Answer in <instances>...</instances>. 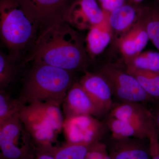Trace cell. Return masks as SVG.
I'll return each instance as SVG.
<instances>
[{
  "label": "cell",
  "mask_w": 159,
  "mask_h": 159,
  "mask_svg": "<svg viewBox=\"0 0 159 159\" xmlns=\"http://www.w3.org/2000/svg\"><path fill=\"white\" fill-rule=\"evenodd\" d=\"M29 52L26 62L44 64L72 72L84 69L88 61L82 38L66 22L41 31Z\"/></svg>",
  "instance_id": "obj_1"
},
{
  "label": "cell",
  "mask_w": 159,
  "mask_h": 159,
  "mask_svg": "<svg viewBox=\"0 0 159 159\" xmlns=\"http://www.w3.org/2000/svg\"><path fill=\"white\" fill-rule=\"evenodd\" d=\"M39 31V20L28 0H0V40L14 61L29 52Z\"/></svg>",
  "instance_id": "obj_2"
},
{
  "label": "cell",
  "mask_w": 159,
  "mask_h": 159,
  "mask_svg": "<svg viewBox=\"0 0 159 159\" xmlns=\"http://www.w3.org/2000/svg\"><path fill=\"white\" fill-rule=\"evenodd\" d=\"M72 72L44 64L33 63L19 99L23 104L34 102L62 104L74 83Z\"/></svg>",
  "instance_id": "obj_3"
},
{
  "label": "cell",
  "mask_w": 159,
  "mask_h": 159,
  "mask_svg": "<svg viewBox=\"0 0 159 159\" xmlns=\"http://www.w3.org/2000/svg\"><path fill=\"white\" fill-rule=\"evenodd\" d=\"M61 106L52 102H34L21 106L19 116L36 148H55L53 145L63 130L64 122Z\"/></svg>",
  "instance_id": "obj_4"
},
{
  "label": "cell",
  "mask_w": 159,
  "mask_h": 159,
  "mask_svg": "<svg viewBox=\"0 0 159 159\" xmlns=\"http://www.w3.org/2000/svg\"><path fill=\"white\" fill-rule=\"evenodd\" d=\"M36 149L18 113L0 125V159H33Z\"/></svg>",
  "instance_id": "obj_5"
},
{
  "label": "cell",
  "mask_w": 159,
  "mask_h": 159,
  "mask_svg": "<svg viewBox=\"0 0 159 159\" xmlns=\"http://www.w3.org/2000/svg\"><path fill=\"white\" fill-rule=\"evenodd\" d=\"M100 74L110 86L113 95L123 102H140L152 99L136 78L113 66L103 67Z\"/></svg>",
  "instance_id": "obj_6"
},
{
  "label": "cell",
  "mask_w": 159,
  "mask_h": 159,
  "mask_svg": "<svg viewBox=\"0 0 159 159\" xmlns=\"http://www.w3.org/2000/svg\"><path fill=\"white\" fill-rule=\"evenodd\" d=\"M105 127L93 116L80 115L66 118L63 131L67 143L91 145L104 134Z\"/></svg>",
  "instance_id": "obj_7"
},
{
  "label": "cell",
  "mask_w": 159,
  "mask_h": 159,
  "mask_svg": "<svg viewBox=\"0 0 159 159\" xmlns=\"http://www.w3.org/2000/svg\"><path fill=\"white\" fill-rule=\"evenodd\" d=\"M107 16L96 0H77L69 11L66 22L79 30H89L103 22Z\"/></svg>",
  "instance_id": "obj_8"
},
{
  "label": "cell",
  "mask_w": 159,
  "mask_h": 159,
  "mask_svg": "<svg viewBox=\"0 0 159 159\" xmlns=\"http://www.w3.org/2000/svg\"><path fill=\"white\" fill-rule=\"evenodd\" d=\"M110 116L133 125L145 139L155 128L152 113L139 102H123L112 109Z\"/></svg>",
  "instance_id": "obj_9"
},
{
  "label": "cell",
  "mask_w": 159,
  "mask_h": 159,
  "mask_svg": "<svg viewBox=\"0 0 159 159\" xmlns=\"http://www.w3.org/2000/svg\"><path fill=\"white\" fill-rule=\"evenodd\" d=\"M76 1L28 0L39 20V33L54 24L66 22L69 11Z\"/></svg>",
  "instance_id": "obj_10"
},
{
  "label": "cell",
  "mask_w": 159,
  "mask_h": 159,
  "mask_svg": "<svg viewBox=\"0 0 159 159\" xmlns=\"http://www.w3.org/2000/svg\"><path fill=\"white\" fill-rule=\"evenodd\" d=\"M62 104L66 118L80 115L93 116L102 113L78 82L74 83L69 89Z\"/></svg>",
  "instance_id": "obj_11"
},
{
  "label": "cell",
  "mask_w": 159,
  "mask_h": 159,
  "mask_svg": "<svg viewBox=\"0 0 159 159\" xmlns=\"http://www.w3.org/2000/svg\"><path fill=\"white\" fill-rule=\"evenodd\" d=\"M79 83L102 113L110 109L112 93L108 83L100 74L86 73Z\"/></svg>",
  "instance_id": "obj_12"
},
{
  "label": "cell",
  "mask_w": 159,
  "mask_h": 159,
  "mask_svg": "<svg viewBox=\"0 0 159 159\" xmlns=\"http://www.w3.org/2000/svg\"><path fill=\"white\" fill-rule=\"evenodd\" d=\"M148 40L145 27L139 19L129 31L122 35L119 40V46L127 64L142 52Z\"/></svg>",
  "instance_id": "obj_13"
},
{
  "label": "cell",
  "mask_w": 159,
  "mask_h": 159,
  "mask_svg": "<svg viewBox=\"0 0 159 159\" xmlns=\"http://www.w3.org/2000/svg\"><path fill=\"white\" fill-rule=\"evenodd\" d=\"M141 9L125 4L111 12H107V20L112 31L122 35L125 34L138 21Z\"/></svg>",
  "instance_id": "obj_14"
},
{
  "label": "cell",
  "mask_w": 159,
  "mask_h": 159,
  "mask_svg": "<svg viewBox=\"0 0 159 159\" xmlns=\"http://www.w3.org/2000/svg\"><path fill=\"white\" fill-rule=\"evenodd\" d=\"M111 159H151L149 148L130 138L116 139Z\"/></svg>",
  "instance_id": "obj_15"
},
{
  "label": "cell",
  "mask_w": 159,
  "mask_h": 159,
  "mask_svg": "<svg viewBox=\"0 0 159 159\" xmlns=\"http://www.w3.org/2000/svg\"><path fill=\"white\" fill-rule=\"evenodd\" d=\"M112 31L108 20L89 30L87 36L88 50L92 55L100 54L109 44L111 38Z\"/></svg>",
  "instance_id": "obj_16"
},
{
  "label": "cell",
  "mask_w": 159,
  "mask_h": 159,
  "mask_svg": "<svg viewBox=\"0 0 159 159\" xmlns=\"http://www.w3.org/2000/svg\"><path fill=\"white\" fill-rule=\"evenodd\" d=\"M139 20L145 27L149 39L159 51V8L141 9Z\"/></svg>",
  "instance_id": "obj_17"
},
{
  "label": "cell",
  "mask_w": 159,
  "mask_h": 159,
  "mask_svg": "<svg viewBox=\"0 0 159 159\" xmlns=\"http://www.w3.org/2000/svg\"><path fill=\"white\" fill-rule=\"evenodd\" d=\"M127 72L136 78L149 97L159 99V73L129 67Z\"/></svg>",
  "instance_id": "obj_18"
},
{
  "label": "cell",
  "mask_w": 159,
  "mask_h": 159,
  "mask_svg": "<svg viewBox=\"0 0 159 159\" xmlns=\"http://www.w3.org/2000/svg\"><path fill=\"white\" fill-rule=\"evenodd\" d=\"M107 126L115 139L136 138L142 140L145 139L138 129L125 121L110 116Z\"/></svg>",
  "instance_id": "obj_19"
},
{
  "label": "cell",
  "mask_w": 159,
  "mask_h": 159,
  "mask_svg": "<svg viewBox=\"0 0 159 159\" xmlns=\"http://www.w3.org/2000/svg\"><path fill=\"white\" fill-rule=\"evenodd\" d=\"M91 145L67 143L62 147L51 150L55 159H84Z\"/></svg>",
  "instance_id": "obj_20"
},
{
  "label": "cell",
  "mask_w": 159,
  "mask_h": 159,
  "mask_svg": "<svg viewBox=\"0 0 159 159\" xmlns=\"http://www.w3.org/2000/svg\"><path fill=\"white\" fill-rule=\"evenodd\" d=\"M127 65L137 70L159 73V53L154 51L141 52Z\"/></svg>",
  "instance_id": "obj_21"
},
{
  "label": "cell",
  "mask_w": 159,
  "mask_h": 159,
  "mask_svg": "<svg viewBox=\"0 0 159 159\" xmlns=\"http://www.w3.org/2000/svg\"><path fill=\"white\" fill-rule=\"evenodd\" d=\"M16 63L0 50V92H4L14 80L17 70Z\"/></svg>",
  "instance_id": "obj_22"
},
{
  "label": "cell",
  "mask_w": 159,
  "mask_h": 159,
  "mask_svg": "<svg viewBox=\"0 0 159 159\" xmlns=\"http://www.w3.org/2000/svg\"><path fill=\"white\" fill-rule=\"evenodd\" d=\"M22 103L12 99L4 92H0V125L18 113Z\"/></svg>",
  "instance_id": "obj_23"
},
{
  "label": "cell",
  "mask_w": 159,
  "mask_h": 159,
  "mask_svg": "<svg viewBox=\"0 0 159 159\" xmlns=\"http://www.w3.org/2000/svg\"><path fill=\"white\" fill-rule=\"evenodd\" d=\"M148 139L151 159H159V139L155 128L152 131Z\"/></svg>",
  "instance_id": "obj_24"
},
{
  "label": "cell",
  "mask_w": 159,
  "mask_h": 159,
  "mask_svg": "<svg viewBox=\"0 0 159 159\" xmlns=\"http://www.w3.org/2000/svg\"><path fill=\"white\" fill-rule=\"evenodd\" d=\"M125 0H107L102 9L107 12H110L125 4Z\"/></svg>",
  "instance_id": "obj_25"
},
{
  "label": "cell",
  "mask_w": 159,
  "mask_h": 159,
  "mask_svg": "<svg viewBox=\"0 0 159 159\" xmlns=\"http://www.w3.org/2000/svg\"><path fill=\"white\" fill-rule=\"evenodd\" d=\"M152 116H153L155 128L157 134L159 139V111H158L154 115L152 114Z\"/></svg>",
  "instance_id": "obj_26"
},
{
  "label": "cell",
  "mask_w": 159,
  "mask_h": 159,
  "mask_svg": "<svg viewBox=\"0 0 159 159\" xmlns=\"http://www.w3.org/2000/svg\"><path fill=\"white\" fill-rule=\"evenodd\" d=\"M131 1H132V2H134L139 3L142 2L143 0H131Z\"/></svg>",
  "instance_id": "obj_27"
}]
</instances>
